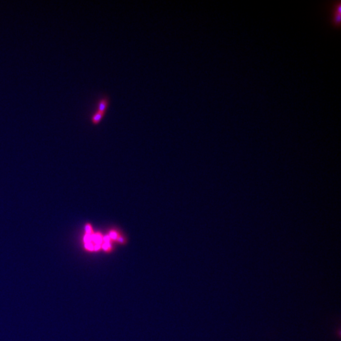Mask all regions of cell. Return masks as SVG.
Returning a JSON list of instances; mask_svg holds the SVG:
<instances>
[{"label":"cell","instance_id":"1","mask_svg":"<svg viewBox=\"0 0 341 341\" xmlns=\"http://www.w3.org/2000/svg\"><path fill=\"white\" fill-rule=\"evenodd\" d=\"M110 103L109 97L108 96H103L99 99L97 103V109L98 111L106 112Z\"/></svg>","mask_w":341,"mask_h":341},{"label":"cell","instance_id":"2","mask_svg":"<svg viewBox=\"0 0 341 341\" xmlns=\"http://www.w3.org/2000/svg\"><path fill=\"white\" fill-rule=\"evenodd\" d=\"M106 113V112H105V111L96 110L91 116V122L94 125H97V124L99 123L100 121L104 118Z\"/></svg>","mask_w":341,"mask_h":341},{"label":"cell","instance_id":"3","mask_svg":"<svg viewBox=\"0 0 341 341\" xmlns=\"http://www.w3.org/2000/svg\"><path fill=\"white\" fill-rule=\"evenodd\" d=\"M85 231H86L87 234H92V227L91 226L90 224H87L86 226H85Z\"/></svg>","mask_w":341,"mask_h":341}]
</instances>
